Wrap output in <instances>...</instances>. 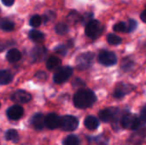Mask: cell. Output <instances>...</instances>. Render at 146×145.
Masks as SVG:
<instances>
[{
  "mask_svg": "<svg viewBox=\"0 0 146 145\" xmlns=\"http://www.w3.org/2000/svg\"><path fill=\"white\" fill-rule=\"evenodd\" d=\"M21 58V54L17 49H10L6 55V59L9 62H16Z\"/></svg>",
  "mask_w": 146,
  "mask_h": 145,
  "instance_id": "obj_17",
  "label": "cell"
},
{
  "mask_svg": "<svg viewBox=\"0 0 146 145\" xmlns=\"http://www.w3.org/2000/svg\"><path fill=\"white\" fill-rule=\"evenodd\" d=\"M96 140H97V143H98V144L107 145L106 144H107V142H106V138H105L104 137H98V138H96Z\"/></svg>",
  "mask_w": 146,
  "mask_h": 145,
  "instance_id": "obj_34",
  "label": "cell"
},
{
  "mask_svg": "<svg viewBox=\"0 0 146 145\" xmlns=\"http://www.w3.org/2000/svg\"><path fill=\"white\" fill-rule=\"evenodd\" d=\"M0 107H1V103H0Z\"/></svg>",
  "mask_w": 146,
  "mask_h": 145,
  "instance_id": "obj_39",
  "label": "cell"
},
{
  "mask_svg": "<svg viewBox=\"0 0 146 145\" xmlns=\"http://www.w3.org/2000/svg\"><path fill=\"white\" fill-rule=\"evenodd\" d=\"M55 31L57 34L60 35H64L68 32V26L65 24V23H58L56 26H55Z\"/></svg>",
  "mask_w": 146,
  "mask_h": 145,
  "instance_id": "obj_24",
  "label": "cell"
},
{
  "mask_svg": "<svg viewBox=\"0 0 146 145\" xmlns=\"http://www.w3.org/2000/svg\"><path fill=\"white\" fill-rule=\"evenodd\" d=\"M60 123L61 118L54 113L49 114L44 119V125L50 130L60 127Z\"/></svg>",
  "mask_w": 146,
  "mask_h": 145,
  "instance_id": "obj_9",
  "label": "cell"
},
{
  "mask_svg": "<svg viewBox=\"0 0 146 145\" xmlns=\"http://www.w3.org/2000/svg\"><path fill=\"white\" fill-rule=\"evenodd\" d=\"M63 145H80V140L75 135H69L63 140Z\"/></svg>",
  "mask_w": 146,
  "mask_h": 145,
  "instance_id": "obj_23",
  "label": "cell"
},
{
  "mask_svg": "<svg viewBox=\"0 0 146 145\" xmlns=\"http://www.w3.org/2000/svg\"><path fill=\"white\" fill-rule=\"evenodd\" d=\"M41 23H42V17L38 15H33L29 21V24L33 27H38L41 25Z\"/></svg>",
  "mask_w": 146,
  "mask_h": 145,
  "instance_id": "obj_26",
  "label": "cell"
},
{
  "mask_svg": "<svg viewBox=\"0 0 146 145\" xmlns=\"http://www.w3.org/2000/svg\"><path fill=\"white\" fill-rule=\"evenodd\" d=\"M133 90V86L132 85L121 83L116 86L115 92H114V97L116 98H121L125 95L131 92Z\"/></svg>",
  "mask_w": 146,
  "mask_h": 145,
  "instance_id": "obj_10",
  "label": "cell"
},
{
  "mask_svg": "<svg viewBox=\"0 0 146 145\" xmlns=\"http://www.w3.org/2000/svg\"><path fill=\"white\" fill-rule=\"evenodd\" d=\"M97 101L95 93L91 90H80L74 96V104L78 109H87Z\"/></svg>",
  "mask_w": 146,
  "mask_h": 145,
  "instance_id": "obj_1",
  "label": "cell"
},
{
  "mask_svg": "<svg viewBox=\"0 0 146 145\" xmlns=\"http://www.w3.org/2000/svg\"><path fill=\"white\" fill-rule=\"evenodd\" d=\"M127 32H133L137 26H138V23L135 20H133V19H130L128 21V23H127Z\"/></svg>",
  "mask_w": 146,
  "mask_h": 145,
  "instance_id": "obj_28",
  "label": "cell"
},
{
  "mask_svg": "<svg viewBox=\"0 0 146 145\" xmlns=\"http://www.w3.org/2000/svg\"><path fill=\"white\" fill-rule=\"evenodd\" d=\"M121 126L125 129L129 130H137L140 126V121L139 119L133 114H127L123 116L121 120Z\"/></svg>",
  "mask_w": 146,
  "mask_h": 145,
  "instance_id": "obj_5",
  "label": "cell"
},
{
  "mask_svg": "<svg viewBox=\"0 0 146 145\" xmlns=\"http://www.w3.org/2000/svg\"><path fill=\"white\" fill-rule=\"evenodd\" d=\"M5 139L8 140V141H12L14 143L18 142L19 141L18 132L14 129H10V130L7 131L6 133H5Z\"/></svg>",
  "mask_w": 146,
  "mask_h": 145,
  "instance_id": "obj_22",
  "label": "cell"
},
{
  "mask_svg": "<svg viewBox=\"0 0 146 145\" xmlns=\"http://www.w3.org/2000/svg\"><path fill=\"white\" fill-rule=\"evenodd\" d=\"M146 138V128L144 129H141V130H139L138 132H134L130 139H129V142L132 143L133 144L139 145L140 144H142V142Z\"/></svg>",
  "mask_w": 146,
  "mask_h": 145,
  "instance_id": "obj_13",
  "label": "cell"
},
{
  "mask_svg": "<svg viewBox=\"0 0 146 145\" xmlns=\"http://www.w3.org/2000/svg\"><path fill=\"white\" fill-rule=\"evenodd\" d=\"M46 55V50L44 47H35L31 53V56L33 59V61H40L44 58Z\"/></svg>",
  "mask_w": 146,
  "mask_h": 145,
  "instance_id": "obj_15",
  "label": "cell"
},
{
  "mask_svg": "<svg viewBox=\"0 0 146 145\" xmlns=\"http://www.w3.org/2000/svg\"><path fill=\"white\" fill-rule=\"evenodd\" d=\"M141 119L146 122V105L141 110Z\"/></svg>",
  "mask_w": 146,
  "mask_h": 145,
  "instance_id": "obj_36",
  "label": "cell"
},
{
  "mask_svg": "<svg viewBox=\"0 0 146 145\" xmlns=\"http://www.w3.org/2000/svg\"><path fill=\"white\" fill-rule=\"evenodd\" d=\"M62 65V61L56 56H50L46 62V68L49 70H54L60 68Z\"/></svg>",
  "mask_w": 146,
  "mask_h": 145,
  "instance_id": "obj_18",
  "label": "cell"
},
{
  "mask_svg": "<svg viewBox=\"0 0 146 145\" xmlns=\"http://www.w3.org/2000/svg\"><path fill=\"white\" fill-rule=\"evenodd\" d=\"M13 79L12 73L8 70H0V85L9 84Z\"/></svg>",
  "mask_w": 146,
  "mask_h": 145,
  "instance_id": "obj_19",
  "label": "cell"
},
{
  "mask_svg": "<svg viewBox=\"0 0 146 145\" xmlns=\"http://www.w3.org/2000/svg\"><path fill=\"white\" fill-rule=\"evenodd\" d=\"M140 18H141V20H142L144 22H145L146 23V9H145V10L141 13V15H140Z\"/></svg>",
  "mask_w": 146,
  "mask_h": 145,
  "instance_id": "obj_37",
  "label": "cell"
},
{
  "mask_svg": "<svg viewBox=\"0 0 146 145\" xmlns=\"http://www.w3.org/2000/svg\"><path fill=\"white\" fill-rule=\"evenodd\" d=\"M6 46H8V45H7V44H4L3 42H2V41L0 40V51L3 50L5 49V47H6Z\"/></svg>",
  "mask_w": 146,
  "mask_h": 145,
  "instance_id": "obj_38",
  "label": "cell"
},
{
  "mask_svg": "<svg viewBox=\"0 0 146 145\" xmlns=\"http://www.w3.org/2000/svg\"><path fill=\"white\" fill-rule=\"evenodd\" d=\"M133 65V62L132 61H130L128 58H126L122 61V64L121 67L124 70H128L129 68H131Z\"/></svg>",
  "mask_w": 146,
  "mask_h": 145,
  "instance_id": "obj_30",
  "label": "cell"
},
{
  "mask_svg": "<svg viewBox=\"0 0 146 145\" xmlns=\"http://www.w3.org/2000/svg\"><path fill=\"white\" fill-rule=\"evenodd\" d=\"M31 99H32L31 95L28 92L22 90L16 91L11 96V100L17 103H27L29 101H31Z\"/></svg>",
  "mask_w": 146,
  "mask_h": 145,
  "instance_id": "obj_8",
  "label": "cell"
},
{
  "mask_svg": "<svg viewBox=\"0 0 146 145\" xmlns=\"http://www.w3.org/2000/svg\"><path fill=\"white\" fill-rule=\"evenodd\" d=\"M98 62L104 65V66H113L117 62V57L115 54L112 51H108V50H102L98 54Z\"/></svg>",
  "mask_w": 146,
  "mask_h": 145,
  "instance_id": "obj_6",
  "label": "cell"
},
{
  "mask_svg": "<svg viewBox=\"0 0 146 145\" xmlns=\"http://www.w3.org/2000/svg\"><path fill=\"white\" fill-rule=\"evenodd\" d=\"M103 31H104V27L102 24L97 20H92L90 22H88L86 25V28H85L86 35L93 39L98 38L102 34Z\"/></svg>",
  "mask_w": 146,
  "mask_h": 145,
  "instance_id": "obj_2",
  "label": "cell"
},
{
  "mask_svg": "<svg viewBox=\"0 0 146 145\" xmlns=\"http://www.w3.org/2000/svg\"><path fill=\"white\" fill-rule=\"evenodd\" d=\"M79 126V121L76 117L72 115H65L61 118L60 127L62 131L72 132L74 131Z\"/></svg>",
  "mask_w": 146,
  "mask_h": 145,
  "instance_id": "obj_4",
  "label": "cell"
},
{
  "mask_svg": "<svg viewBox=\"0 0 146 145\" xmlns=\"http://www.w3.org/2000/svg\"><path fill=\"white\" fill-rule=\"evenodd\" d=\"M54 50H55L56 53H58V54H60V55L64 56V55L66 54V52H67V48H66L64 45L60 44V45L56 46V47L54 49Z\"/></svg>",
  "mask_w": 146,
  "mask_h": 145,
  "instance_id": "obj_31",
  "label": "cell"
},
{
  "mask_svg": "<svg viewBox=\"0 0 146 145\" xmlns=\"http://www.w3.org/2000/svg\"><path fill=\"white\" fill-rule=\"evenodd\" d=\"M23 109L19 106V105H15L10 107L8 110H7V116L9 117V119L13 120V121H17L19 119H21L23 115Z\"/></svg>",
  "mask_w": 146,
  "mask_h": 145,
  "instance_id": "obj_12",
  "label": "cell"
},
{
  "mask_svg": "<svg viewBox=\"0 0 146 145\" xmlns=\"http://www.w3.org/2000/svg\"><path fill=\"white\" fill-rule=\"evenodd\" d=\"M94 54L92 52H86L80 54L76 58V66L80 70H85L90 68L93 62Z\"/></svg>",
  "mask_w": 146,
  "mask_h": 145,
  "instance_id": "obj_3",
  "label": "cell"
},
{
  "mask_svg": "<svg viewBox=\"0 0 146 145\" xmlns=\"http://www.w3.org/2000/svg\"><path fill=\"white\" fill-rule=\"evenodd\" d=\"M80 19V15H78V13H76V12H71V13L69 14V15L68 16V20L70 22H72V23L77 22Z\"/></svg>",
  "mask_w": 146,
  "mask_h": 145,
  "instance_id": "obj_29",
  "label": "cell"
},
{
  "mask_svg": "<svg viewBox=\"0 0 146 145\" xmlns=\"http://www.w3.org/2000/svg\"><path fill=\"white\" fill-rule=\"evenodd\" d=\"M73 74V68L71 67H63L60 68L53 77V80L56 84H62L65 81H67L70 76Z\"/></svg>",
  "mask_w": 146,
  "mask_h": 145,
  "instance_id": "obj_7",
  "label": "cell"
},
{
  "mask_svg": "<svg viewBox=\"0 0 146 145\" xmlns=\"http://www.w3.org/2000/svg\"><path fill=\"white\" fill-rule=\"evenodd\" d=\"M0 28L6 32H10L14 30L15 24L13 21L8 20V19H2L0 20Z\"/></svg>",
  "mask_w": 146,
  "mask_h": 145,
  "instance_id": "obj_21",
  "label": "cell"
},
{
  "mask_svg": "<svg viewBox=\"0 0 146 145\" xmlns=\"http://www.w3.org/2000/svg\"><path fill=\"white\" fill-rule=\"evenodd\" d=\"M92 17H93V14H92V13H87V14H86L83 17H81L80 19H81V21H82L83 23L87 24L88 22H90L91 21H92Z\"/></svg>",
  "mask_w": 146,
  "mask_h": 145,
  "instance_id": "obj_32",
  "label": "cell"
},
{
  "mask_svg": "<svg viewBox=\"0 0 146 145\" xmlns=\"http://www.w3.org/2000/svg\"><path fill=\"white\" fill-rule=\"evenodd\" d=\"M114 31L115 32H127V26L125 22H118L116 23L114 27H113Z\"/></svg>",
  "mask_w": 146,
  "mask_h": 145,
  "instance_id": "obj_27",
  "label": "cell"
},
{
  "mask_svg": "<svg viewBox=\"0 0 146 145\" xmlns=\"http://www.w3.org/2000/svg\"><path fill=\"white\" fill-rule=\"evenodd\" d=\"M44 119H45V118L44 117V115H43L42 114H40V113L35 114V115L33 116L32 121H31L33 126L36 130H38V131L42 130V129L44 128V126H45V125H44Z\"/></svg>",
  "mask_w": 146,
  "mask_h": 145,
  "instance_id": "obj_14",
  "label": "cell"
},
{
  "mask_svg": "<svg viewBox=\"0 0 146 145\" xmlns=\"http://www.w3.org/2000/svg\"><path fill=\"white\" fill-rule=\"evenodd\" d=\"M34 77L37 78V79H39V80H45V79H47V74H46L44 72L38 71V72H37V73L34 74Z\"/></svg>",
  "mask_w": 146,
  "mask_h": 145,
  "instance_id": "obj_33",
  "label": "cell"
},
{
  "mask_svg": "<svg viewBox=\"0 0 146 145\" xmlns=\"http://www.w3.org/2000/svg\"><path fill=\"white\" fill-rule=\"evenodd\" d=\"M29 38L33 42L39 43V42H42L44 39V34L42 32H40V31L33 29V30H31L29 32Z\"/></svg>",
  "mask_w": 146,
  "mask_h": 145,
  "instance_id": "obj_20",
  "label": "cell"
},
{
  "mask_svg": "<svg viewBox=\"0 0 146 145\" xmlns=\"http://www.w3.org/2000/svg\"><path fill=\"white\" fill-rule=\"evenodd\" d=\"M117 110L115 109H105L98 113L99 119L104 122H110L116 117Z\"/></svg>",
  "mask_w": 146,
  "mask_h": 145,
  "instance_id": "obj_11",
  "label": "cell"
},
{
  "mask_svg": "<svg viewBox=\"0 0 146 145\" xmlns=\"http://www.w3.org/2000/svg\"><path fill=\"white\" fill-rule=\"evenodd\" d=\"M84 124H85V126L89 130H96L99 126L98 120L92 115L87 116L84 121Z\"/></svg>",
  "mask_w": 146,
  "mask_h": 145,
  "instance_id": "obj_16",
  "label": "cell"
},
{
  "mask_svg": "<svg viewBox=\"0 0 146 145\" xmlns=\"http://www.w3.org/2000/svg\"><path fill=\"white\" fill-rule=\"evenodd\" d=\"M1 1L5 6H8V7L12 6L15 3V0H1Z\"/></svg>",
  "mask_w": 146,
  "mask_h": 145,
  "instance_id": "obj_35",
  "label": "cell"
},
{
  "mask_svg": "<svg viewBox=\"0 0 146 145\" xmlns=\"http://www.w3.org/2000/svg\"><path fill=\"white\" fill-rule=\"evenodd\" d=\"M107 40H108L109 44H112V45H117V44H120L122 42L121 38H120L119 36H117L115 34H112V33L108 35Z\"/></svg>",
  "mask_w": 146,
  "mask_h": 145,
  "instance_id": "obj_25",
  "label": "cell"
}]
</instances>
